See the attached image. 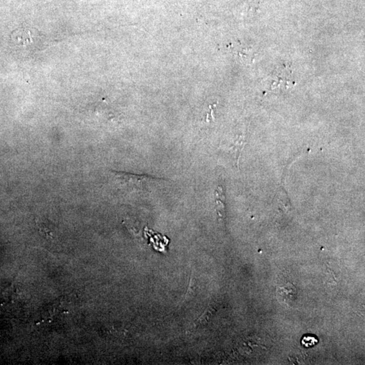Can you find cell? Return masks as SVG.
<instances>
[{
	"label": "cell",
	"mask_w": 365,
	"mask_h": 365,
	"mask_svg": "<svg viewBox=\"0 0 365 365\" xmlns=\"http://www.w3.org/2000/svg\"><path fill=\"white\" fill-rule=\"evenodd\" d=\"M276 296L281 303H290L296 298V289L294 285L288 283L277 287Z\"/></svg>",
	"instance_id": "obj_2"
},
{
	"label": "cell",
	"mask_w": 365,
	"mask_h": 365,
	"mask_svg": "<svg viewBox=\"0 0 365 365\" xmlns=\"http://www.w3.org/2000/svg\"><path fill=\"white\" fill-rule=\"evenodd\" d=\"M37 226L41 234L47 239H53L56 238L57 231L56 227L52 223L47 220L42 219H36Z\"/></svg>",
	"instance_id": "obj_3"
},
{
	"label": "cell",
	"mask_w": 365,
	"mask_h": 365,
	"mask_svg": "<svg viewBox=\"0 0 365 365\" xmlns=\"http://www.w3.org/2000/svg\"><path fill=\"white\" fill-rule=\"evenodd\" d=\"M111 172L114 180L121 187L131 190L150 192L151 188L167 182L165 180L146 175L132 174L117 171H112Z\"/></svg>",
	"instance_id": "obj_1"
},
{
	"label": "cell",
	"mask_w": 365,
	"mask_h": 365,
	"mask_svg": "<svg viewBox=\"0 0 365 365\" xmlns=\"http://www.w3.org/2000/svg\"><path fill=\"white\" fill-rule=\"evenodd\" d=\"M226 200L224 189L222 186L219 185L215 191V205L217 215L221 220H223L226 217Z\"/></svg>",
	"instance_id": "obj_4"
},
{
	"label": "cell",
	"mask_w": 365,
	"mask_h": 365,
	"mask_svg": "<svg viewBox=\"0 0 365 365\" xmlns=\"http://www.w3.org/2000/svg\"><path fill=\"white\" fill-rule=\"evenodd\" d=\"M243 147V139H241L237 141L235 146V152L237 160H239V155H240L241 150H242Z\"/></svg>",
	"instance_id": "obj_8"
},
{
	"label": "cell",
	"mask_w": 365,
	"mask_h": 365,
	"mask_svg": "<svg viewBox=\"0 0 365 365\" xmlns=\"http://www.w3.org/2000/svg\"><path fill=\"white\" fill-rule=\"evenodd\" d=\"M317 343H318V340H317V337L314 336V335H306L302 339V345H304L307 348L313 347Z\"/></svg>",
	"instance_id": "obj_6"
},
{
	"label": "cell",
	"mask_w": 365,
	"mask_h": 365,
	"mask_svg": "<svg viewBox=\"0 0 365 365\" xmlns=\"http://www.w3.org/2000/svg\"><path fill=\"white\" fill-rule=\"evenodd\" d=\"M13 40L20 46H27L33 43V39L30 29H16L11 36Z\"/></svg>",
	"instance_id": "obj_5"
},
{
	"label": "cell",
	"mask_w": 365,
	"mask_h": 365,
	"mask_svg": "<svg viewBox=\"0 0 365 365\" xmlns=\"http://www.w3.org/2000/svg\"><path fill=\"white\" fill-rule=\"evenodd\" d=\"M213 313L214 309H212V308L210 309L206 310L205 313H204V315H202L200 319H198L199 323H204V322L207 321L211 318Z\"/></svg>",
	"instance_id": "obj_7"
}]
</instances>
